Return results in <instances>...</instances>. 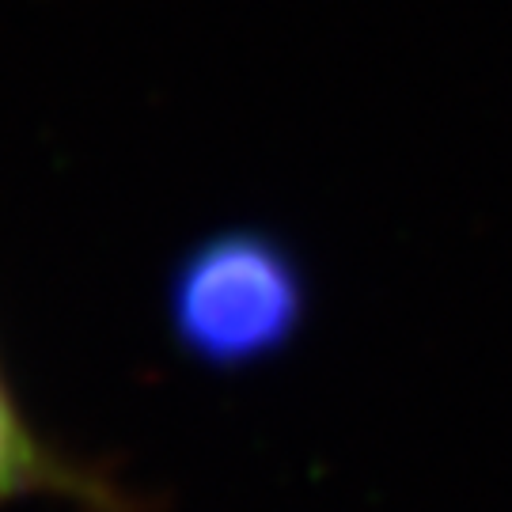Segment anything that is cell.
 <instances>
[{"mask_svg":"<svg viewBox=\"0 0 512 512\" xmlns=\"http://www.w3.org/2000/svg\"><path fill=\"white\" fill-rule=\"evenodd\" d=\"M308 315L304 270L274 236L228 228L194 243L167 285V323L186 357L251 368L277 357Z\"/></svg>","mask_w":512,"mask_h":512,"instance_id":"obj_1","label":"cell"},{"mask_svg":"<svg viewBox=\"0 0 512 512\" xmlns=\"http://www.w3.org/2000/svg\"><path fill=\"white\" fill-rule=\"evenodd\" d=\"M23 497H54L80 512H152L145 497L114 482L103 467H88L42 437L0 365V505Z\"/></svg>","mask_w":512,"mask_h":512,"instance_id":"obj_2","label":"cell"}]
</instances>
